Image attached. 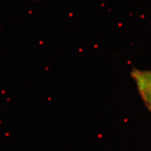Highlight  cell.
<instances>
[{
  "mask_svg": "<svg viewBox=\"0 0 151 151\" xmlns=\"http://www.w3.org/2000/svg\"><path fill=\"white\" fill-rule=\"evenodd\" d=\"M132 76L135 80L140 96L151 111V70H133Z\"/></svg>",
  "mask_w": 151,
  "mask_h": 151,
  "instance_id": "obj_1",
  "label": "cell"
}]
</instances>
